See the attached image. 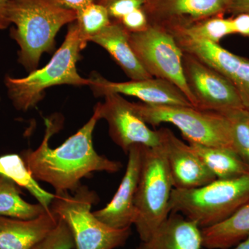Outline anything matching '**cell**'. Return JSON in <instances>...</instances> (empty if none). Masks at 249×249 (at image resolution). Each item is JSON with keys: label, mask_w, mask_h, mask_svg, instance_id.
<instances>
[{"label": "cell", "mask_w": 249, "mask_h": 249, "mask_svg": "<svg viewBox=\"0 0 249 249\" xmlns=\"http://www.w3.org/2000/svg\"><path fill=\"white\" fill-rule=\"evenodd\" d=\"M99 111L95 107L91 119L76 132L55 149L49 146V141L60 124L56 119H45L43 140L35 150L24 152L22 159L32 176L37 181L53 186L55 193L75 191L80 180L93 172H119L123 165L99 155L93 145L95 126L100 120Z\"/></svg>", "instance_id": "1"}, {"label": "cell", "mask_w": 249, "mask_h": 249, "mask_svg": "<svg viewBox=\"0 0 249 249\" xmlns=\"http://www.w3.org/2000/svg\"><path fill=\"white\" fill-rule=\"evenodd\" d=\"M7 17L15 26L11 37L19 45L18 61L33 71L42 53L53 50L59 30L75 22L77 14L52 0H10Z\"/></svg>", "instance_id": "2"}, {"label": "cell", "mask_w": 249, "mask_h": 249, "mask_svg": "<svg viewBox=\"0 0 249 249\" xmlns=\"http://www.w3.org/2000/svg\"><path fill=\"white\" fill-rule=\"evenodd\" d=\"M86 45L76 22L69 28L61 47L47 65L24 78L6 77L5 85L15 107L26 111L35 107L44 98L45 90L55 85L89 86V79L80 76L76 67L80 52Z\"/></svg>", "instance_id": "3"}, {"label": "cell", "mask_w": 249, "mask_h": 249, "mask_svg": "<svg viewBox=\"0 0 249 249\" xmlns=\"http://www.w3.org/2000/svg\"><path fill=\"white\" fill-rule=\"evenodd\" d=\"M249 202V174L220 179L191 189L173 188L170 213H179L201 229L226 220Z\"/></svg>", "instance_id": "4"}, {"label": "cell", "mask_w": 249, "mask_h": 249, "mask_svg": "<svg viewBox=\"0 0 249 249\" xmlns=\"http://www.w3.org/2000/svg\"><path fill=\"white\" fill-rule=\"evenodd\" d=\"M73 192L55 193L50 209L70 227L75 248L115 249L125 245L130 228L114 229L100 221L91 211L97 196L88 186L80 185Z\"/></svg>", "instance_id": "5"}, {"label": "cell", "mask_w": 249, "mask_h": 249, "mask_svg": "<svg viewBox=\"0 0 249 249\" xmlns=\"http://www.w3.org/2000/svg\"><path fill=\"white\" fill-rule=\"evenodd\" d=\"M173 188L161 144L155 147H142V168L134 199L137 218L134 224L142 242L148 240L169 216Z\"/></svg>", "instance_id": "6"}, {"label": "cell", "mask_w": 249, "mask_h": 249, "mask_svg": "<svg viewBox=\"0 0 249 249\" xmlns=\"http://www.w3.org/2000/svg\"><path fill=\"white\" fill-rule=\"evenodd\" d=\"M134 110L147 124L176 126L188 142L206 146L232 147L231 128L227 116L193 106H153L132 103ZM234 150V149H233Z\"/></svg>", "instance_id": "7"}, {"label": "cell", "mask_w": 249, "mask_h": 249, "mask_svg": "<svg viewBox=\"0 0 249 249\" xmlns=\"http://www.w3.org/2000/svg\"><path fill=\"white\" fill-rule=\"evenodd\" d=\"M129 42L149 74L175 85L196 107V101L183 73V51L169 31L149 24L145 30L129 32Z\"/></svg>", "instance_id": "8"}, {"label": "cell", "mask_w": 249, "mask_h": 249, "mask_svg": "<svg viewBox=\"0 0 249 249\" xmlns=\"http://www.w3.org/2000/svg\"><path fill=\"white\" fill-rule=\"evenodd\" d=\"M182 65L187 85L196 101V108L221 114L245 109L237 89L222 73L185 52Z\"/></svg>", "instance_id": "9"}, {"label": "cell", "mask_w": 249, "mask_h": 249, "mask_svg": "<svg viewBox=\"0 0 249 249\" xmlns=\"http://www.w3.org/2000/svg\"><path fill=\"white\" fill-rule=\"evenodd\" d=\"M103 103L96 105L100 119L107 121L109 134L116 145L128 153L134 145L155 147L160 145L159 130L148 127L134 110L132 103L123 98L120 94L113 93L105 96Z\"/></svg>", "instance_id": "10"}, {"label": "cell", "mask_w": 249, "mask_h": 249, "mask_svg": "<svg viewBox=\"0 0 249 249\" xmlns=\"http://www.w3.org/2000/svg\"><path fill=\"white\" fill-rule=\"evenodd\" d=\"M169 31L183 52L194 55L231 82L244 107L249 111V59L229 52L219 44L196 38L179 31Z\"/></svg>", "instance_id": "11"}, {"label": "cell", "mask_w": 249, "mask_h": 249, "mask_svg": "<svg viewBox=\"0 0 249 249\" xmlns=\"http://www.w3.org/2000/svg\"><path fill=\"white\" fill-rule=\"evenodd\" d=\"M160 144L164 148L174 188L191 189L212 182L215 176L192 148L170 129H158Z\"/></svg>", "instance_id": "12"}, {"label": "cell", "mask_w": 249, "mask_h": 249, "mask_svg": "<svg viewBox=\"0 0 249 249\" xmlns=\"http://www.w3.org/2000/svg\"><path fill=\"white\" fill-rule=\"evenodd\" d=\"M89 79V86L96 96L117 93L134 96L145 104L153 106H193L181 90L160 78L116 83L93 73Z\"/></svg>", "instance_id": "13"}, {"label": "cell", "mask_w": 249, "mask_h": 249, "mask_svg": "<svg viewBox=\"0 0 249 249\" xmlns=\"http://www.w3.org/2000/svg\"><path fill=\"white\" fill-rule=\"evenodd\" d=\"M229 0H146L149 24L165 29L185 27L227 11Z\"/></svg>", "instance_id": "14"}, {"label": "cell", "mask_w": 249, "mask_h": 249, "mask_svg": "<svg viewBox=\"0 0 249 249\" xmlns=\"http://www.w3.org/2000/svg\"><path fill=\"white\" fill-rule=\"evenodd\" d=\"M142 147H130L125 173L115 195L106 207L93 212L100 221L114 229L130 228L135 222L134 199L142 168Z\"/></svg>", "instance_id": "15"}, {"label": "cell", "mask_w": 249, "mask_h": 249, "mask_svg": "<svg viewBox=\"0 0 249 249\" xmlns=\"http://www.w3.org/2000/svg\"><path fill=\"white\" fill-rule=\"evenodd\" d=\"M59 217L51 209L33 219L0 215V249H30L58 224Z\"/></svg>", "instance_id": "16"}, {"label": "cell", "mask_w": 249, "mask_h": 249, "mask_svg": "<svg viewBox=\"0 0 249 249\" xmlns=\"http://www.w3.org/2000/svg\"><path fill=\"white\" fill-rule=\"evenodd\" d=\"M199 226L179 213H170L151 237L137 249H201Z\"/></svg>", "instance_id": "17"}, {"label": "cell", "mask_w": 249, "mask_h": 249, "mask_svg": "<svg viewBox=\"0 0 249 249\" xmlns=\"http://www.w3.org/2000/svg\"><path fill=\"white\" fill-rule=\"evenodd\" d=\"M102 47L131 80L153 78L142 66L129 42V31L119 22L109 25L89 39Z\"/></svg>", "instance_id": "18"}, {"label": "cell", "mask_w": 249, "mask_h": 249, "mask_svg": "<svg viewBox=\"0 0 249 249\" xmlns=\"http://www.w3.org/2000/svg\"><path fill=\"white\" fill-rule=\"evenodd\" d=\"M203 247L208 249H229L249 235V202L226 220L201 229Z\"/></svg>", "instance_id": "19"}, {"label": "cell", "mask_w": 249, "mask_h": 249, "mask_svg": "<svg viewBox=\"0 0 249 249\" xmlns=\"http://www.w3.org/2000/svg\"><path fill=\"white\" fill-rule=\"evenodd\" d=\"M189 144L216 178L226 179L249 175V165L233 149Z\"/></svg>", "instance_id": "20"}, {"label": "cell", "mask_w": 249, "mask_h": 249, "mask_svg": "<svg viewBox=\"0 0 249 249\" xmlns=\"http://www.w3.org/2000/svg\"><path fill=\"white\" fill-rule=\"evenodd\" d=\"M0 175L12 180L21 188H25L46 209H50L54 194L44 190L32 176L22 157L16 154L0 157Z\"/></svg>", "instance_id": "21"}, {"label": "cell", "mask_w": 249, "mask_h": 249, "mask_svg": "<svg viewBox=\"0 0 249 249\" xmlns=\"http://www.w3.org/2000/svg\"><path fill=\"white\" fill-rule=\"evenodd\" d=\"M21 187L0 175V215L15 219H35L48 210L40 204H32L21 197Z\"/></svg>", "instance_id": "22"}, {"label": "cell", "mask_w": 249, "mask_h": 249, "mask_svg": "<svg viewBox=\"0 0 249 249\" xmlns=\"http://www.w3.org/2000/svg\"><path fill=\"white\" fill-rule=\"evenodd\" d=\"M178 30L186 35L219 44L223 37L235 34L232 18L225 19L222 16H213L197 21L185 27L173 28L166 30Z\"/></svg>", "instance_id": "23"}, {"label": "cell", "mask_w": 249, "mask_h": 249, "mask_svg": "<svg viewBox=\"0 0 249 249\" xmlns=\"http://www.w3.org/2000/svg\"><path fill=\"white\" fill-rule=\"evenodd\" d=\"M76 24L80 36L88 43L92 36L96 35L111 24L110 17L104 5L92 3L76 11Z\"/></svg>", "instance_id": "24"}, {"label": "cell", "mask_w": 249, "mask_h": 249, "mask_svg": "<svg viewBox=\"0 0 249 249\" xmlns=\"http://www.w3.org/2000/svg\"><path fill=\"white\" fill-rule=\"evenodd\" d=\"M223 114L230 121L234 150L249 166V111L243 108Z\"/></svg>", "instance_id": "25"}, {"label": "cell", "mask_w": 249, "mask_h": 249, "mask_svg": "<svg viewBox=\"0 0 249 249\" xmlns=\"http://www.w3.org/2000/svg\"><path fill=\"white\" fill-rule=\"evenodd\" d=\"M74 240L67 223L59 217L55 227L30 249H73Z\"/></svg>", "instance_id": "26"}, {"label": "cell", "mask_w": 249, "mask_h": 249, "mask_svg": "<svg viewBox=\"0 0 249 249\" xmlns=\"http://www.w3.org/2000/svg\"><path fill=\"white\" fill-rule=\"evenodd\" d=\"M146 0H100V4L106 6L109 17L120 21L124 16L134 10L142 9Z\"/></svg>", "instance_id": "27"}, {"label": "cell", "mask_w": 249, "mask_h": 249, "mask_svg": "<svg viewBox=\"0 0 249 249\" xmlns=\"http://www.w3.org/2000/svg\"><path fill=\"white\" fill-rule=\"evenodd\" d=\"M119 22L129 32L135 33L145 30L149 25L148 19L144 10L138 9L124 16Z\"/></svg>", "instance_id": "28"}, {"label": "cell", "mask_w": 249, "mask_h": 249, "mask_svg": "<svg viewBox=\"0 0 249 249\" xmlns=\"http://www.w3.org/2000/svg\"><path fill=\"white\" fill-rule=\"evenodd\" d=\"M235 34H240L249 38V14H240L236 15L232 18Z\"/></svg>", "instance_id": "29"}, {"label": "cell", "mask_w": 249, "mask_h": 249, "mask_svg": "<svg viewBox=\"0 0 249 249\" xmlns=\"http://www.w3.org/2000/svg\"><path fill=\"white\" fill-rule=\"evenodd\" d=\"M52 1L62 7L72 10L76 12L86 7L88 5L96 2L95 0H52Z\"/></svg>", "instance_id": "30"}, {"label": "cell", "mask_w": 249, "mask_h": 249, "mask_svg": "<svg viewBox=\"0 0 249 249\" xmlns=\"http://www.w3.org/2000/svg\"><path fill=\"white\" fill-rule=\"evenodd\" d=\"M227 11L232 14H249V0H229Z\"/></svg>", "instance_id": "31"}, {"label": "cell", "mask_w": 249, "mask_h": 249, "mask_svg": "<svg viewBox=\"0 0 249 249\" xmlns=\"http://www.w3.org/2000/svg\"><path fill=\"white\" fill-rule=\"evenodd\" d=\"M10 0H0V30L6 29L10 25L7 17V8Z\"/></svg>", "instance_id": "32"}, {"label": "cell", "mask_w": 249, "mask_h": 249, "mask_svg": "<svg viewBox=\"0 0 249 249\" xmlns=\"http://www.w3.org/2000/svg\"><path fill=\"white\" fill-rule=\"evenodd\" d=\"M234 248L232 249H249V235L247 237L240 242V243L237 244Z\"/></svg>", "instance_id": "33"}]
</instances>
